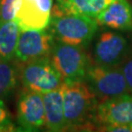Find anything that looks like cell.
I'll return each mask as SVG.
<instances>
[{
	"mask_svg": "<svg viewBox=\"0 0 132 132\" xmlns=\"http://www.w3.org/2000/svg\"><path fill=\"white\" fill-rule=\"evenodd\" d=\"M55 39L48 29L20 31L15 61L19 64L50 57Z\"/></svg>",
	"mask_w": 132,
	"mask_h": 132,
	"instance_id": "obj_8",
	"label": "cell"
},
{
	"mask_svg": "<svg viewBox=\"0 0 132 132\" xmlns=\"http://www.w3.org/2000/svg\"><path fill=\"white\" fill-rule=\"evenodd\" d=\"M20 31L15 20L0 23V59L15 60Z\"/></svg>",
	"mask_w": 132,
	"mask_h": 132,
	"instance_id": "obj_14",
	"label": "cell"
},
{
	"mask_svg": "<svg viewBox=\"0 0 132 132\" xmlns=\"http://www.w3.org/2000/svg\"><path fill=\"white\" fill-rule=\"evenodd\" d=\"M64 89V83L59 88L42 94L46 115V128L49 131L65 130Z\"/></svg>",
	"mask_w": 132,
	"mask_h": 132,
	"instance_id": "obj_12",
	"label": "cell"
},
{
	"mask_svg": "<svg viewBox=\"0 0 132 132\" xmlns=\"http://www.w3.org/2000/svg\"><path fill=\"white\" fill-rule=\"evenodd\" d=\"M20 81V65L15 60L0 59V98L11 96Z\"/></svg>",
	"mask_w": 132,
	"mask_h": 132,
	"instance_id": "obj_15",
	"label": "cell"
},
{
	"mask_svg": "<svg viewBox=\"0 0 132 132\" xmlns=\"http://www.w3.org/2000/svg\"><path fill=\"white\" fill-rule=\"evenodd\" d=\"M85 82L95 95L103 100L130 94L120 65L105 66L92 62Z\"/></svg>",
	"mask_w": 132,
	"mask_h": 132,
	"instance_id": "obj_4",
	"label": "cell"
},
{
	"mask_svg": "<svg viewBox=\"0 0 132 132\" xmlns=\"http://www.w3.org/2000/svg\"><path fill=\"white\" fill-rule=\"evenodd\" d=\"M15 123L3 98H0V132L15 131Z\"/></svg>",
	"mask_w": 132,
	"mask_h": 132,
	"instance_id": "obj_17",
	"label": "cell"
},
{
	"mask_svg": "<svg viewBox=\"0 0 132 132\" xmlns=\"http://www.w3.org/2000/svg\"><path fill=\"white\" fill-rule=\"evenodd\" d=\"M120 67L125 77L130 94H132V53L129 54L125 61L120 64Z\"/></svg>",
	"mask_w": 132,
	"mask_h": 132,
	"instance_id": "obj_18",
	"label": "cell"
},
{
	"mask_svg": "<svg viewBox=\"0 0 132 132\" xmlns=\"http://www.w3.org/2000/svg\"><path fill=\"white\" fill-rule=\"evenodd\" d=\"M130 43L123 34L103 31L96 37L93 49V62L105 66L120 65L129 56Z\"/></svg>",
	"mask_w": 132,
	"mask_h": 132,
	"instance_id": "obj_6",
	"label": "cell"
},
{
	"mask_svg": "<svg viewBox=\"0 0 132 132\" xmlns=\"http://www.w3.org/2000/svg\"><path fill=\"white\" fill-rule=\"evenodd\" d=\"M95 123L100 126L118 123L132 125V94H122L99 103Z\"/></svg>",
	"mask_w": 132,
	"mask_h": 132,
	"instance_id": "obj_10",
	"label": "cell"
},
{
	"mask_svg": "<svg viewBox=\"0 0 132 132\" xmlns=\"http://www.w3.org/2000/svg\"><path fill=\"white\" fill-rule=\"evenodd\" d=\"M52 7V0H20L15 21L22 31L46 29Z\"/></svg>",
	"mask_w": 132,
	"mask_h": 132,
	"instance_id": "obj_9",
	"label": "cell"
},
{
	"mask_svg": "<svg viewBox=\"0 0 132 132\" xmlns=\"http://www.w3.org/2000/svg\"><path fill=\"white\" fill-rule=\"evenodd\" d=\"M20 66V81L23 88L45 94L64 84L62 76L50 57L33 60Z\"/></svg>",
	"mask_w": 132,
	"mask_h": 132,
	"instance_id": "obj_5",
	"label": "cell"
},
{
	"mask_svg": "<svg viewBox=\"0 0 132 132\" xmlns=\"http://www.w3.org/2000/svg\"><path fill=\"white\" fill-rule=\"evenodd\" d=\"M20 0H0V23L15 20Z\"/></svg>",
	"mask_w": 132,
	"mask_h": 132,
	"instance_id": "obj_16",
	"label": "cell"
},
{
	"mask_svg": "<svg viewBox=\"0 0 132 132\" xmlns=\"http://www.w3.org/2000/svg\"><path fill=\"white\" fill-rule=\"evenodd\" d=\"M114 0H56L52 15L76 14L96 17Z\"/></svg>",
	"mask_w": 132,
	"mask_h": 132,
	"instance_id": "obj_13",
	"label": "cell"
},
{
	"mask_svg": "<svg viewBox=\"0 0 132 132\" xmlns=\"http://www.w3.org/2000/svg\"><path fill=\"white\" fill-rule=\"evenodd\" d=\"M85 50L55 39L50 59L61 75L64 83L85 81L92 63Z\"/></svg>",
	"mask_w": 132,
	"mask_h": 132,
	"instance_id": "obj_3",
	"label": "cell"
},
{
	"mask_svg": "<svg viewBox=\"0 0 132 132\" xmlns=\"http://www.w3.org/2000/svg\"><path fill=\"white\" fill-rule=\"evenodd\" d=\"M104 131L112 132H132V125H125V123H118V125H105L100 126Z\"/></svg>",
	"mask_w": 132,
	"mask_h": 132,
	"instance_id": "obj_19",
	"label": "cell"
},
{
	"mask_svg": "<svg viewBox=\"0 0 132 132\" xmlns=\"http://www.w3.org/2000/svg\"><path fill=\"white\" fill-rule=\"evenodd\" d=\"M99 24L118 31H132V6L128 0H114L96 17Z\"/></svg>",
	"mask_w": 132,
	"mask_h": 132,
	"instance_id": "obj_11",
	"label": "cell"
},
{
	"mask_svg": "<svg viewBox=\"0 0 132 132\" xmlns=\"http://www.w3.org/2000/svg\"><path fill=\"white\" fill-rule=\"evenodd\" d=\"M16 121L22 131H38L46 126L43 94L23 88L17 99Z\"/></svg>",
	"mask_w": 132,
	"mask_h": 132,
	"instance_id": "obj_7",
	"label": "cell"
},
{
	"mask_svg": "<svg viewBox=\"0 0 132 132\" xmlns=\"http://www.w3.org/2000/svg\"><path fill=\"white\" fill-rule=\"evenodd\" d=\"M65 130L91 128L95 125L98 97L85 81L64 83Z\"/></svg>",
	"mask_w": 132,
	"mask_h": 132,
	"instance_id": "obj_1",
	"label": "cell"
},
{
	"mask_svg": "<svg viewBox=\"0 0 132 132\" xmlns=\"http://www.w3.org/2000/svg\"><path fill=\"white\" fill-rule=\"evenodd\" d=\"M47 28L56 40L87 49L96 35L99 23L86 15L64 14L52 15Z\"/></svg>",
	"mask_w": 132,
	"mask_h": 132,
	"instance_id": "obj_2",
	"label": "cell"
}]
</instances>
